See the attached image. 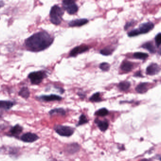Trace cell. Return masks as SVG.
I'll use <instances>...</instances> for the list:
<instances>
[{"label":"cell","instance_id":"6da1fadb","mask_svg":"<svg viewBox=\"0 0 161 161\" xmlns=\"http://www.w3.org/2000/svg\"><path fill=\"white\" fill-rule=\"evenodd\" d=\"M53 38L46 32H40L27 38L25 41L26 49L32 52L44 50L51 45Z\"/></svg>","mask_w":161,"mask_h":161},{"label":"cell","instance_id":"7a4b0ae2","mask_svg":"<svg viewBox=\"0 0 161 161\" xmlns=\"http://www.w3.org/2000/svg\"><path fill=\"white\" fill-rule=\"evenodd\" d=\"M64 14V11L58 5H54L50 10L49 15L50 20L54 25H58L61 23L62 18Z\"/></svg>","mask_w":161,"mask_h":161},{"label":"cell","instance_id":"3957f363","mask_svg":"<svg viewBox=\"0 0 161 161\" xmlns=\"http://www.w3.org/2000/svg\"><path fill=\"white\" fill-rule=\"evenodd\" d=\"M46 72L44 71L32 72L28 75V78L33 85H39L42 80L47 77Z\"/></svg>","mask_w":161,"mask_h":161},{"label":"cell","instance_id":"277c9868","mask_svg":"<svg viewBox=\"0 0 161 161\" xmlns=\"http://www.w3.org/2000/svg\"><path fill=\"white\" fill-rule=\"evenodd\" d=\"M54 130L59 135L63 137H70L74 133L73 128L63 125H56L54 127Z\"/></svg>","mask_w":161,"mask_h":161},{"label":"cell","instance_id":"5b68a950","mask_svg":"<svg viewBox=\"0 0 161 161\" xmlns=\"http://www.w3.org/2000/svg\"><path fill=\"white\" fill-rule=\"evenodd\" d=\"M21 140L23 142L27 143H32L36 141L39 139V137L35 134L31 132H27V133L24 134L21 137Z\"/></svg>","mask_w":161,"mask_h":161},{"label":"cell","instance_id":"8992f818","mask_svg":"<svg viewBox=\"0 0 161 161\" xmlns=\"http://www.w3.org/2000/svg\"><path fill=\"white\" fill-rule=\"evenodd\" d=\"M89 48L86 45H80V46H77V47L74 48L69 53V56L70 57H75L77 55H79V54L83 53L86 52L89 50Z\"/></svg>","mask_w":161,"mask_h":161},{"label":"cell","instance_id":"52a82bcc","mask_svg":"<svg viewBox=\"0 0 161 161\" xmlns=\"http://www.w3.org/2000/svg\"><path fill=\"white\" fill-rule=\"evenodd\" d=\"M154 27V25L153 23L151 22H147L142 24L138 29L140 34H144L148 33L149 32L152 30Z\"/></svg>","mask_w":161,"mask_h":161},{"label":"cell","instance_id":"ba28073f","mask_svg":"<svg viewBox=\"0 0 161 161\" xmlns=\"http://www.w3.org/2000/svg\"><path fill=\"white\" fill-rule=\"evenodd\" d=\"M38 98L40 100L45 101H60L62 100L61 97L57 95L52 94L50 95H42L39 97Z\"/></svg>","mask_w":161,"mask_h":161},{"label":"cell","instance_id":"9c48e42d","mask_svg":"<svg viewBox=\"0 0 161 161\" xmlns=\"http://www.w3.org/2000/svg\"><path fill=\"white\" fill-rule=\"evenodd\" d=\"M160 70V67L157 64H152L147 67L146 72L148 75H154L157 74Z\"/></svg>","mask_w":161,"mask_h":161},{"label":"cell","instance_id":"30bf717a","mask_svg":"<svg viewBox=\"0 0 161 161\" xmlns=\"http://www.w3.org/2000/svg\"><path fill=\"white\" fill-rule=\"evenodd\" d=\"M88 22V20L85 18L82 19H75V20H72L68 23V25L69 27H80L83 26Z\"/></svg>","mask_w":161,"mask_h":161},{"label":"cell","instance_id":"8fae6325","mask_svg":"<svg viewBox=\"0 0 161 161\" xmlns=\"http://www.w3.org/2000/svg\"><path fill=\"white\" fill-rule=\"evenodd\" d=\"M15 105L13 101L10 100H0V109L8 110Z\"/></svg>","mask_w":161,"mask_h":161},{"label":"cell","instance_id":"7c38bea8","mask_svg":"<svg viewBox=\"0 0 161 161\" xmlns=\"http://www.w3.org/2000/svg\"><path fill=\"white\" fill-rule=\"evenodd\" d=\"M80 149V146L77 143H72L66 146V151L67 153L73 154L75 153Z\"/></svg>","mask_w":161,"mask_h":161},{"label":"cell","instance_id":"4fadbf2b","mask_svg":"<svg viewBox=\"0 0 161 161\" xmlns=\"http://www.w3.org/2000/svg\"><path fill=\"white\" fill-rule=\"evenodd\" d=\"M23 130V128L22 127L20 126L19 124H17L15 125L14 126L11 128L10 131V133L11 136L14 137L18 136L22 132Z\"/></svg>","mask_w":161,"mask_h":161},{"label":"cell","instance_id":"5bb4252c","mask_svg":"<svg viewBox=\"0 0 161 161\" xmlns=\"http://www.w3.org/2000/svg\"><path fill=\"white\" fill-rule=\"evenodd\" d=\"M95 123L102 131H105L109 128V123L107 121H101L96 119L95 120Z\"/></svg>","mask_w":161,"mask_h":161},{"label":"cell","instance_id":"9a60e30c","mask_svg":"<svg viewBox=\"0 0 161 161\" xmlns=\"http://www.w3.org/2000/svg\"><path fill=\"white\" fill-rule=\"evenodd\" d=\"M65 10H66L67 13L70 15H73L76 13L78 10V6L75 4H71L68 5L63 6Z\"/></svg>","mask_w":161,"mask_h":161},{"label":"cell","instance_id":"2e32d148","mask_svg":"<svg viewBox=\"0 0 161 161\" xmlns=\"http://www.w3.org/2000/svg\"><path fill=\"white\" fill-rule=\"evenodd\" d=\"M133 66V65L132 63L130 62L126 61L122 63L121 66V69L122 71H123L125 73H128L131 71Z\"/></svg>","mask_w":161,"mask_h":161},{"label":"cell","instance_id":"e0dca14e","mask_svg":"<svg viewBox=\"0 0 161 161\" xmlns=\"http://www.w3.org/2000/svg\"><path fill=\"white\" fill-rule=\"evenodd\" d=\"M30 92L29 91L28 88L27 87H24L22 88L19 92H18V95L19 96L23 98H25L26 100L30 96Z\"/></svg>","mask_w":161,"mask_h":161},{"label":"cell","instance_id":"ac0fdd59","mask_svg":"<svg viewBox=\"0 0 161 161\" xmlns=\"http://www.w3.org/2000/svg\"><path fill=\"white\" fill-rule=\"evenodd\" d=\"M148 89V84L147 83H140L136 88V91L139 93H145Z\"/></svg>","mask_w":161,"mask_h":161},{"label":"cell","instance_id":"d6986e66","mask_svg":"<svg viewBox=\"0 0 161 161\" xmlns=\"http://www.w3.org/2000/svg\"><path fill=\"white\" fill-rule=\"evenodd\" d=\"M142 47L143 48L145 49L148 50L149 52L152 53H154L156 52V49L154 48V46L153 45V44L151 43H150V42L144 44L142 45Z\"/></svg>","mask_w":161,"mask_h":161},{"label":"cell","instance_id":"ffe728a7","mask_svg":"<svg viewBox=\"0 0 161 161\" xmlns=\"http://www.w3.org/2000/svg\"><path fill=\"white\" fill-rule=\"evenodd\" d=\"M131 86V83L129 82H123L118 84V88L122 91H126Z\"/></svg>","mask_w":161,"mask_h":161},{"label":"cell","instance_id":"44dd1931","mask_svg":"<svg viewBox=\"0 0 161 161\" xmlns=\"http://www.w3.org/2000/svg\"><path fill=\"white\" fill-rule=\"evenodd\" d=\"M50 115H53L55 114H59L61 115H64L66 114V111L64 109L59 108L55 109L50 110L49 112Z\"/></svg>","mask_w":161,"mask_h":161},{"label":"cell","instance_id":"7402d4cb","mask_svg":"<svg viewBox=\"0 0 161 161\" xmlns=\"http://www.w3.org/2000/svg\"><path fill=\"white\" fill-rule=\"evenodd\" d=\"M133 57L135 58L140 59H145L148 57V54L143 52H136L133 54Z\"/></svg>","mask_w":161,"mask_h":161},{"label":"cell","instance_id":"603a6c76","mask_svg":"<svg viewBox=\"0 0 161 161\" xmlns=\"http://www.w3.org/2000/svg\"><path fill=\"white\" fill-rule=\"evenodd\" d=\"M109 112L108 110L105 108H102L98 110L97 112H95V115L100 116H105L109 114Z\"/></svg>","mask_w":161,"mask_h":161},{"label":"cell","instance_id":"cb8c5ba5","mask_svg":"<svg viewBox=\"0 0 161 161\" xmlns=\"http://www.w3.org/2000/svg\"><path fill=\"white\" fill-rule=\"evenodd\" d=\"M89 100L92 102H100L101 101H102V99L101 98L100 96V93L99 92H97V93L93 94L89 98Z\"/></svg>","mask_w":161,"mask_h":161},{"label":"cell","instance_id":"d4e9b609","mask_svg":"<svg viewBox=\"0 0 161 161\" xmlns=\"http://www.w3.org/2000/svg\"><path fill=\"white\" fill-rule=\"evenodd\" d=\"M114 51V49L111 48H106L101 50L100 53L104 56H109L111 55Z\"/></svg>","mask_w":161,"mask_h":161},{"label":"cell","instance_id":"484cf974","mask_svg":"<svg viewBox=\"0 0 161 161\" xmlns=\"http://www.w3.org/2000/svg\"><path fill=\"white\" fill-rule=\"evenodd\" d=\"M88 122V120H87L86 116L84 114H82L80 117L79 121L78 123L77 124V126H78L80 125H83V124L87 123Z\"/></svg>","mask_w":161,"mask_h":161},{"label":"cell","instance_id":"4316f807","mask_svg":"<svg viewBox=\"0 0 161 161\" xmlns=\"http://www.w3.org/2000/svg\"><path fill=\"white\" fill-rule=\"evenodd\" d=\"M110 67L109 64L106 62L102 63L100 66V68L103 71H108L109 70Z\"/></svg>","mask_w":161,"mask_h":161},{"label":"cell","instance_id":"83f0119b","mask_svg":"<svg viewBox=\"0 0 161 161\" xmlns=\"http://www.w3.org/2000/svg\"><path fill=\"white\" fill-rule=\"evenodd\" d=\"M140 35V32H139L138 29H134L133 30L131 31L130 32H128V34L129 37H134V36H136Z\"/></svg>","mask_w":161,"mask_h":161},{"label":"cell","instance_id":"f1b7e54d","mask_svg":"<svg viewBox=\"0 0 161 161\" xmlns=\"http://www.w3.org/2000/svg\"><path fill=\"white\" fill-rule=\"evenodd\" d=\"M155 41L157 46H159L161 45V33L157 34L155 38Z\"/></svg>","mask_w":161,"mask_h":161},{"label":"cell","instance_id":"f546056e","mask_svg":"<svg viewBox=\"0 0 161 161\" xmlns=\"http://www.w3.org/2000/svg\"><path fill=\"white\" fill-rule=\"evenodd\" d=\"M75 0H63V6L68 5L71 4H75Z\"/></svg>","mask_w":161,"mask_h":161},{"label":"cell","instance_id":"4dcf8cb0","mask_svg":"<svg viewBox=\"0 0 161 161\" xmlns=\"http://www.w3.org/2000/svg\"><path fill=\"white\" fill-rule=\"evenodd\" d=\"M134 22H130L127 23L125 25V27H124V29L125 30H127L130 27H131L132 25H133Z\"/></svg>","mask_w":161,"mask_h":161},{"label":"cell","instance_id":"1f68e13d","mask_svg":"<svg viewBox=\"0 0 161 161\" xmlns=\"http://www.w3.org/2000/svg\"><path fill=\"white\" fill-rule=\"evenodd\" d=\"M159 53L160 54H161V49H160V50H159Z\"/></svg>","mask_w":161,"mask_h":161},{"label":"cell","instance_id":"d6a6232c","mask_svg":"<svg viewBox=\"0 0 161 161\" xmlns=\"http://www.w3.org/2000/svg\"><path fill=\"white\" fill-rule=\"evenodd\" d=\"M1 113H0V118H1Z\"/></svg>","mask_w":161,"mask_h":161}]
</instances>
